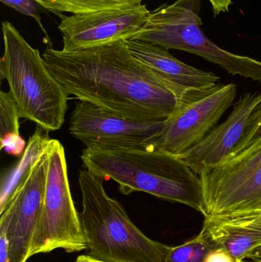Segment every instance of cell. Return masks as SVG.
Returning <instances> with one entry per match:
<instances>
[{
	"label": "cell",
	"mask_w": 261,
	"mask_h": 262,
	"mask_svg": "<svg viewBox=\"0 0 261 262\" xmlns=\"http://www.w3.org/2000/svg\"><path fill=\"white\" fill-rule=\"evenodd\" d=\"M49 155L44 203L29 258L56 249H63L68 253L87 250L79 213L70 193L65 152L58 140H52Z\"/></svg>",
	"instance_id": "6"
},
{
	"label": "cell",
	"mask_w": 261,
	"mask_h": 262,
	"mask_svg": "<svg viewBox=\"0 0 261 262\" xmlns=\"http://www.w3.org/2000/svg\"><path fill=\"white\" fill-rule=\"evenodd\" d=\"M202 229L236 261L242 262L261 246V212L205 217Z\"/></svg>",
	"instance_id": "14"
},
{
	"label": "cell",
	"mask_w": 261,
	"mask_h": 262,
	"mask_svg": "<svg viewBox=\"0 0 261 262\" xmlns=\"http://www.w3.org/2000/svg\"><path fill=\"white\" fill-rule=\"evenodd\" d=\"M203 262H237L234 257L222 247H217L209 251Z\"/></svg>",
	"instance_id": "21"
},
{
	"label": "cell",
	"mask_w": 261,
	"mask_h": 262,
	"mask_svg": "<svg viewBox=\"0 0 261 262\" xmlns=\"http://www.w3.org/2000/svg\"><path fill=\"white\" fill-rule=\"evenodd\" d=\"M199 177L205 202L204 216L261 212V139Z\"/></svg>",
	"instance_id": "7"
},
{
	"label": "cell",
	"mask_w": 261,
	"mask_h": 262,
	"mask_svg": "<svg viewBox=\"0 0 261 262\" xmlns=\"http://www.w3.org/2000/svg\"><path fill=\"white\" fill-rule=\"evenodd\" d=\"M260 104L261 92L245 94L223 124L179 157L199 176L229 161L245 148L253 115Z\"/></svg>",
	"instance_id": "12"
},
{
	"label": "cell",
	"mask_w": 261,
	"mask_h": 262,
	"mask_svg": "<svg viewBox=\"0 0 261 262\" xmlns=\"http://www.w3.org/2000/svg\"><path fill=\"white\" fill-rule=\"evenodd\" d=\"M41 8L61 16L62 12L72 15L89 13L107 9L133 7L143 0H35Z\"/></svg>",
	"instance_id": "16"
},
{
	"label": "cell",
	"mask_w": 261,
	"mask_h": 262,
	"mask_svg": "<svg viewBox=\"0 0 261 262\" xmlns=\"http://www.w3.org/2000/svg\"><path fill=\"white\" fill-rule=\"evenodd\" d=\"M19 112L9 92H0V140L19 134Z\"/></svg>",
	"instance_id": "18"
},
{
	"label": "cell",
	"mask_w": 261,
	"mask_h": 262,
	"mask_svg": "<svg viewBox=\"0 0 261 262\" xmlns=\"http://www.w3.org/2000/svg\"><path fill=\"white\" fill-rule=\"evenodd\" d=\"M145 5L107 9L89 13L61 15L63 52H75L136 36L150 15Z\"/></svg>",
	"instance_id": "10"
},
{
	"label": "cell",
	"mask_w": 261,
	"mask_h": 262,
	"mask_svg": "<svg viewBox=\"0 0 261 262\" xmlns=\"http://www.w3.org/2000/svg\"><path fill=\"white\" fill-rule=\"evenodd\" d=\"M2 32L4 51L0 74L7 81L20 117L48 132L59 130L64 122L68 95L48 69L39 51L12 23L3 21Z\"/></svg>",
	"instance_id": "4"
},
{
	"label": "cell",
	"mask_w": 261,
	"mask_h": 262,
	"mask_svg": "<svg viewBox=\"0 0 261 262\" xmlns=\"http://www.w3.org/2000/svg\"><path fill=\"white\" fill-rule=\"evenodd\" d=\"M132 55L173 86L181 96L193 91L209 89L219 84V77L200 70L175 58L169 49L139 40H125Z\"/></svg>",
	"instance_id": "13"
},
{
	"label": "cell",
	"mask_w": 261,
	"mask_h": 262,
	"mask_svg": "<svg viewBox=\"0 0 261 262\" xmlns=\"http://www.w3.org/2000/svg\"><path fill=\"white\" fill-rule=\"evenodd\" d=\"M220 247L202 229L199 235L176 247H170L165 262H203L209 251Z\"/></svg>",
	"instance_id": "17"
},
{
	"label": "cell",
	"mask_w": 261,
	"mask_h": 262,
	"mask_svg": "<svg viewBox=\"0 0 261 262\" xmlns=\"http://www.w3.org/2000/svg\"><path fill=\"white\" fill-rule=\"evenodd\" d=\"M202 0H176L150 12L144 29L132 38L183 51L219 64L228 73L261 83V61L231 53L215 44L201 29Z\"/></svg>",
	"instance_id": "5"
},
{
	"label": "cell",
	"mask_w": 261,
	"mask_h": 262,
	"mask_svg": "<svg viewBox=\"0 0 261 262\" xmlns=\"http://www.w3.org/2000/svg\"><path fill=\"white\" fill-rule=\"evenodd\" d=\"M49 147L40 156L24 183L0 212V235L9 242V262L29 259L45 195Z\"/></svg>",
	"instance_id": "11"
},
{
	"label": "cell",
	"mask_w": 261,
	"mask_h": 262,
	"mask_svg": "<svg viewBox=\"0 0 261 262\" xmlns=\"http://www.w3.org/2000/svg\"><path fill=\"white\" fill-rule=\"evenodd\" d=\"M75 262H104L98 261V260L94 259L89 256L88 255H81L78 257Z\"/></svg>",
	"instance_id": "25"
},
{
	"label": "cell",
	"mask_w": 261,
	"mask_h": 262,
	"mask_svg": "<svg viewBox=\"0 0 261 262\" xmlns=\"http://www.w3.org/2000/svg\"><path fill=\"white\" fill-rule=\"evenodd\" d=\"M236 94V84L221 83L185 94L174 112L164 121L153 146L177 157L182 155L211 132L232 104Z\"/></svg>",
	"instance_id": "8"
},
{
	"label": "cell",
	"mask_w": 261,
	"mask_h": 262,
	"mask_svg": "<svg viewBox=\"0 0 261 262\" xmlns=\"http://www.w3.org/2000/svg\"><path fill=\"white\" fill-rule=\"evenodd\" d=\"M164 121L130 119L79 101L69 130L86 148H147L153 146Z\"/></svg>",
	"instance_id": "9"
},
{
	"label": "cell",
	"mask_w": 261,
	"mask_h": 262,
	"mask_svg": "<svg viewBox=\"0 0 261 262\" xmlns=\"http://www.w3.org/2000/svg\"><path fill=\"white\" fill-rule=\"evenodd\" d=\"M212 7L215 16L220 15L222 12H228L230 6L232 4V0H208Z\"/></svg>",
	"instance_id": "23"
},
{
	"label": "cell",
	"mask_w": 261,
	"mask_h": 262,
	"mask_svg": "<svg viewBox=\"0 0 261 262\" xmlns=\"http://www.w3.org/2000/svg\"><path fill=\"white\" fill-rule=\"evenodd\" d=\"M82 195L81 227L87 255L104 262H165L171 246L147 237L122 205L109 196L104 179L87 169L79 172Z\"/></svg>",
	"instance_id": "3"
},
{
	"label": "cell",
	"mask_w": 261,
	"mask_h": 262,
	"mask_svg": "<svg viewBox=\"0 0 261 262\" xmlns=\"http://www.w3.org/2000/svg\"><path fill=\"white\" fill-rule=\"evenodd\" d=\"M42 57L67 95L130 119L165 121L182 98L132 55L125 40L75 52L49 45Z\"/></svg>",
	"instance_id": "1"
},
{
	"label": "cell",
	"mask_w": 261,
	"mask_h": 262,
	"mask_svg": "<svg viewBox=\"0 0 261 262\" xmlns=\"http://www.w3.org/2000/svg\"><path fill=\"white\" fill-rule=\"evenodd\" d=\"M254 113L255 114H254L253 136L247 148L261 139V104L257 107V110L254 112Z\"/></svg>",
	"instance_id": "22"
},
{
	"label": "cell",
	"mask_w": 261,
	"mask_h": 262,
	"mask_svg": "<svg viewBox=\"0 0 261 262\" xmlns=\"http://www.w3.org/2000/svg\"><path fill=\"white\" fill-rule=\"evenodd\" d=\"M247 259L251 260L252 262H261V246L251 252Z\"/></svg>",
	"instance_id": "24"
},
{
	"label": "cell",
	"mask_w": 261,
	"mask_h": 262,
	"mask_svg": "<svg viewBox=\"0 0 261 262\" xmlns=\"http://www.w3.org/2000/svg\"><path fill=\"white\" fill-rule=\"evenodd\" d=\"M0 1L6 6L15 9L17 12L33 18L39 26L41 30L44 32L50 44H52L50 38H49V35L43 26L42 21H41V17L40 15L41 7L35 0H0Z\"/></svg>",
	"instance_id": "19"
},
{
	"label": "cell",
	"mask_w": 261,
	"mask_h": 262,
	"mask_svg": "<svg viewBox=\"0 0 261 262\" xmlns=\"http://www.w3.org/2000/svg\"><path fill=\"white\" fill-rule=\"evenodd\" d=\"M242 262H252V261H245H245H243Z\"/></svg>",
	"instance_id": "26"
},
{
	"label": "cell",
	"mask_w": 261,
	"mask_h": 262,
	"mask_svg": "<svg viewBox=\"0 0 261 262\" xmlns=\"http://www.w3.org/2000/svg\"><path fill=\"white\" fill-rule=\"evenodd\" d=\"M47 132L38 127L29 138L21 160L3 180L0 195V212L5 209L15 191L24 183L40 156L49 149L52 139L49 138Z\"/></svg>",
	"instance_id": "15"
},
{
	"label": "cell",
	"mask_w": 261,
	"mask_h": 262,
	"mask_svg": "<svg viewBox=\"0 0 261 262\" xmlns=\"http://www.w3.org/2000/svg\"><path fill=\"white\" fill-rule=\"evenodd\" d=\"M81 159L92 173L118 183L124 195L147 192L205 213L200 177L177 156L154 146L85 148Z\"/></svg>",
	"instance_id": "2"
},
{
	"label": "cell",
	"mask_w": 261,
	"mask_h": 262,
	"mask_svg": "<svg viewBox=\"0 0 261 262\" xmlns=\"http://www.w3.org/2000/svg\"><path fill=\"white\" fill-rule=\"evenodd\" d=\"M26 141L20 134H12L1 139V149H4L9 155L18 156L22 154L26 148Z\"/></svg>",
	"instance_id": "20"
}]
</instances>
